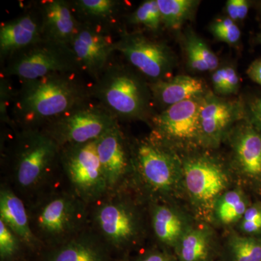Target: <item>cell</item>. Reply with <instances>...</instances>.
I'll use <instances>...</instances> for the list:
<instances>
[{
    "instance_id": "obj_32",
    "label": "cell",
    "mask_w": 261,
    "mask_h": 261,
    "mask_svg": "<svg viewBox=\"0 0 261 261\" xmlns=\"http://www.w3.org/2000/svg\"><path fill=\"white\" fill-rule=\"evenodd\" d=\"M8 78L2 76L0 80V116L3 123H9L10 126H14L13 120L9 116V108H12L15 93V89L12 87Z\"/></svg>"
},
{
    "instance_id": "obj_30",
    "label": "cell",
    "mask_w": 261,
    "mask_h": 261,
    "mask_svg": "<svg viewBox=\"0 0 261 261\" xmlns=\"http://www.w3.org/2000/svg\"><path fill=\"white\" fill-rule=\"evenodd\" d=\"M210 29L218 40L231 45L236 44L241 38V31L238 25L228 17L216 20L211 24Z\"/></svg>"
},
{
    "instance_id": "obj_7",
    "label": "cell",
    "mask_w": 261,
    "mask_h": 261,
    "mask_svg": "<svg viewBox=\"0 0 261 261\" xmlns=\"http://www.w3.org/2000/svg\"><path fill=\"white\" fill-rule=\"evenodd\" d=\"M60 162L74 195L86 204L99 202L109 195L107 179L96 149V140L62 147Z\"/></svg>"
},
{
    "instance_id": "obj_9",
    "label": "cell",
    "mask_w": 261,
    "mask_h": 261,
    "mask_svg": "<svg viewBox=\"0 0 261 261\" xmlns=\"http://www.w3.org/2000/svg\"><path fill=\"white\" fill-rule=\"evenodd\" d=\"M85 202L76 195L56 194L42 202L30 219L37 238L49 242L69 240L77 235L85 219Z\"/></svg>"
},
{
    "instance_id": "obj_1",
    "label": "cell",
    "mask_w": 261,
    "mask_h": 261,
    "mask_svg": "<svg viewBox=\"0 0 261 261\" xmlns=\"http://www.w3.org/2000/svg\"><path fill=\"white\" fill-rule=\"evenodd\" d=\"M84 73H57L21 82L12 104V119L22 129L42 128L49 122L92 99Z\"/></svg>"
},
{
    "instance_id": "obj_3",
    "label": "cell",
    "mask_w": 261,
    "mask_h": 261,
    "mask_svg": "<svg viewBox=\"0 0 261 261\" xmlns=\"http://www.w3.org/2000/svg\"><path fill=\"white\" fill-rule=\"evenodd\" d=\"M61 148L45 130L20 128L15 136L13 153L18 186L25 190H32L44 182L60 161Z\"/></svg>"
},
{
    "instance_id": "obj_20",
    "label": "cell",
    "mask_w": 261,
    "mask_h": 261,
    "mask_svg": "<svg viewBox=\"0 0 261 261\" xmlns=\"http://www.w3.org/2000/svg\"><path fill=\"white\" fill-rule=\"evenodd\" d=\"M240 171L252 181H261V134L244 119L233 141Z\"/></svg>"
},
{
    "instance_id": "obj_10",
    "label": "cell",
    "mask_w": 261,
    "mask_h": 261,
    "mask_svg": "<svg viewBox=\"0 0 261 261\" xmlns=\"http://www.w3.org/2000/svg\"><path fill=\"white\" fill-rule=\"evenodd\" d=\"M202 97L173 105L151 119L152 135L168 147L201 144L200 110Z\"/></svg>"
},
{
    "instance_id": "obj_40",
    "label": "cell",
    "mask_w": 261,
    "mask_h": 261,
    "mask_svg": "<svg viewBox=\"0 0 261 261\" xmlns=\"http://www.w3.org/2000/svg\"><path fill=\"white\" fill-rule=\"evenodd\" d=\"M255 42L257 44H261V31L257 34L256 37H255Z\"/></svg>"
},
{
    "instance_id": "obj_34",
    "label": "cell",
    "mask_w": 261,
    "mask_h": 261,
    "mask_svg": "<svg viewBox=\"0 0 261 261\" xmlns=\"http://www.w3.org/2000/svg\"><path fill=\"white\" fill-rule=\"evenodd\" d=\"M244 119L261 134V96H253L244 102Z\"/></svg>"
},
{
    "instance_id": "obj_18",
    "label": "cell",
    "mask_w": 261,
    "mask_h": 261,
    "mask_svg": "<svg viewBox=\"0 0 261 261\" xmlns=\"http://www.w3.org/2000/svg\"><path fill=\"white\" fill-rule=\"evenodd\" d=\"M72 7L80 23L112 34L122 28L126 7L121 0H73Z\"/></svg>"
},
{
    "instance_id": "obj_28",
    "label": "cell",
    "mask_w": 261,
    "mask_h": 261,
    "mask_svg": "<svg viewBox=\"0 0 261 261\" xmlns=\"http://www.w3.org/2000/svg\"><path fill=\"white\" fill-rule=\"evenodd\" d=\"M124 23L143 27L148 32L158 33L162 27V19L157 0L142 2L129 15H126Z\"/></svg>"
},
{
    "instance_id": "obj_37",
    "label": "cell",
    "mask_w": 261,
    "mask_h": 261,
    "mask_svg": "<svg viewBox=\"0 0 261 261\" xmlns=\"http://www.w3.org/2000/svg\"><path fill=\"white\" fill-rule=\"evenodd\" d=\"M226 79V67L219 68L214 70L212 75V82L215 92L216 94L224 95Z\"/></svg>"
},
{
    "instance_id": "obj_6",
    "label": "cell",
    "mask_w": 261,
    "mask_h": 261,
    "mask_svg": "<svg viewBox=\"0 0 261 261\" xmlns=\"http://www.w3.org/2000/svg\"><path fill=\"white\" fill-rule=\"evenodd\" d=\"M119 123L94 99L76 106L45 125L42 129L61 147L98 140Z\"/></svg>"
},
{
    "instance_id": "obj_5",
    "label": "cell",
    "mask_w": 261,
    "mask_h": 261,
    "mask_svg": "<svg viewBox=\"0 0 261 261\" xmlns=\"http://www.w3.org/2000/svg\"><path fill=\"white\" fill-rule=\"evenodd\" d=\"M113 49L126 60L149 83L166 80L176 65V57L166 43L150 39L140 32L122 27Z\"/></svg>"
},
{
    "instance_id": "obj_21",
    "label": "cell",
    "mask_w": 261,
    "mask_h": 261,
    "mask_svg": "<svg viewBox=\"0 0 261 261\" xmlns=\"http://www.w3.org/2000/svg\"><path fill=\"white\" fill-rule=\"evenodd\" d=\"M0 220L20 241L29 245H34L37 241L23 201L9 189L3 188L0 192Z\"/></svg>"
},
{
    "instance_id": "obj_22",
    "label": "cell",
    "mask_w": 261,
    "mask_h": 261,
    "mask_svg": "<svg viewBox=\"0 0 261 261\" xmlns=\"http://www.w3.org/2000/svg\"><path fill=\"white\" fill-rule=\"evenodd\" d=\"M96 237L80 233L66 240L53 253L50 261H106Z\"/></svg>"
},
{
    "instance_id": "obj_15",
    "label": "cell",
    "mask_w": 261,
    "mask_h": 261,
    "mask_svg": "<svg viewBox=\"0 0 261 261\" xmlns=\"http://www.w3.org/2000/svg\"><path fill=\"white\" fill-rule=\"evenodd\" d=\"M96 149L107 179L109 195L116 193L133 169L132 147L119 123L96 140Z\"/></svg>"
},
{
    "instance_id": "obj_19",
    "label": "cell",
    "mask_w": 261,
    "mask_h": 261,
    "mask_svg": "<svg viewBox=\"0 0 261 261\" xmlns=\"http://www.w3.org/2000/svg\"><path fill=\"white\" fill-rule=\"evenodd\" d=\"M149 86L154 105L163 107V110L183 101L203 97L207 93L203 81L187 75L149 83Z\"/></svg>"
},
{
    "instance_id": "obj_13",
    "label": "cell",
    "mask_w": 261,
    "mask_h": 261,
    "mask_svg": "<svg viewBox=\"0 0 261 261\" xmlns=\"http://www.w3.org/2000/svg\"><path fill=\"white\" fill-rule=\"evenodd\" d=\"M115 39L111 34L80 23L70 47L84 74L88 75L92 82L99 78L112 60Z\"/></svg>"
},
{
    "instance_id": "obj_33",
    "label": "cell",
    "mask_w": 261,
    "mask_h": 261,
    "mask_svg": "<svg viewBox=\"0 0 261 261\" xmlns=\"http://www.w3.org/2000/svg\"><path fill=\"white\" fill-rule=\"evenodd\" d=\"M19 238L0 220V255L3 259L13 256L18 248Z\"/></svg>"
},
{
    "instance_id": "obj_31",
    "label": "cell",
    "mask_w": 261,
    "mask_h": 261,
    "mask_svg": "<svg viewBox=\"0 0 261 261\" xmlns=\"http://www.w3.org/2000/svg\"><path fill=\"white\" fill-rule=\"evenodd\" d=\"M242 231L247 236L261 234V202L249 206L240 223Z\"/></svg>"
},
{
    "instance_id": "obj_8",
    "label": "cell",
    "mask_w": 261,
    "mask_h": 261,
    "mask_svg": "<svg viewBox=\"0 0 261 261\" xmlns=\"http://www.w3.org/2000/svg\"><path fill=\"white\" fill-rule=\"evenodd\" d=\"M130 147L133 169L147 188L159 194L172 192L181 174L172 149L152 135Z\"/></svg>"
},
{
    "instance_id": "obj_23",
    "label": "cell",
    "mask_w": 261,
    "mask_h": 261,
    "mask_svg": "<svg viewBox=\"0 0 261 261\" xmlns=\"http://www.w3.org/2000/svg\"><path fill=\"white\" fill-rule=\"evenodd\" d=\"M152 226L159 241L173 247L187 230L179 215L171 207L163 205L152 208Z\"/></svg>"
},
{
    "instance_id": "obj_41",
    "label": "cell",
    "mask_w": 261,
    "mask_h": 261,
    "mask_svg": "<svg viewBox=\"0 0 261 261\" xmlns=\"http://www.w3.org/2000/svg\"><path fill=\"white\" fill-rule=\"evenodd\" d=\"M259 9H260V14H261V2L260 4H259Z\"/></svg>"
},
{
    "instance_id": "obj_38",
    "label": "cell",
    "mask_w": 261,
    "mask_h": 261,
    "mask_svg": "<svg viewBox=\"0 0 261 261\" xmlns=\"http://www.w3.org/2000/svg\"><path fill=\"white\" fill-rule=\"evenodd\" d=\"M138 261H178L167 253L161 251L147 252L140 257Z\"/></svg>"
},
{
    "instance_id": "obj_35",
    "label": "cell",
    "mask_w": 261,
    "mask_h": 261,
    "mask_svg": "<svg viewBox=\"0 0 261 261\" xmlns=\"http://www.w3.org/2000/svg\"><path fill=\"white\" fill-rule=\"evenodd\" d=\"M250 3L247 0H228L226 5L228 18L236 23L245 20L250 10Z\"/></svg>"
},
{
    "instance_id": "obj_17",
    "label": "cell",
    "mask_w": 261,
    "mask_h": 261,
    "mask_svg": "<svg viewBox=\"0 0 261 261\" xmlns=\"http://www.w3.org/2000/svg\"><path fill=\"white\" fill-rule=\"evenodd\" d=\"M42 21L44 40L69 46L80 25L68 0H42L34 4Z\"/></svg>"
},
{
    "instance_id": "obj_27",
    "label": "cell",
    "mask_w": 261,
    "mask_h": 261,
    "mask_svg": "<svg viewBox=\"0 0 261 261\" xmlns=\"http://www.w3.org/2000/svg\"><path fill=\"white\" fill-rule=\"evenodd\" d=\"M214 207L219 221L229 225L241 221L249 205L243 192L240 190H231L220 196Z\"/></svg>"
},
{
    "instance_id": "obj_24",
    "label": "cell",
    "mask_w": 261,
    "mask_h": 261,
    "mask_svg": "<svg viewBox=\"0 0 261 261\" xmlns=\"http://www.w3.org/2000/svg\"><path fill=\"white\" fill-rule=\"evenodd\" d=\"M212 240L205 228L187 229L174 247L178 261H209Z\"/></svg>"
},
{
    "instance_id": "obj_39",
    "label": "cell",
    "mask_w": 261,
    "mask_h": 261,
    "mask_svg": "<svg viewBox=\"0 0 261 261\" xmlns=\"http://www.w3.org/2000/svg\"><path fill=\"white\" fill-rule=\"evenodd\" d=\"M247 74L252 82L261 86V58L255 60L249 65Z\"/></svg>"
},
{
    "instance_id": "obj_36",
    "label": "cell",
    "mask_w": 261,
    "mask_h": 261,
    "mask_svg": "<svg viewBox=\"0 0 261 261\" xmlns=\"http://www.w3.org/2000/svg\"><path fill=\"white\" fill-rule=\"evenodd\" d=\"M240 87V77L236 69L233 67H226V79L224 95L238 93Z\"/></svg>"
},
{
    "instance_id": "obj_16",
    "label": "cell",
    "mask_w": 261,
    "mask_h": 261,
    "mask_svg": "<svg viewBox=\"0 0 261 261\" xmlns=\"http://www.w3.org/2000/svg\"><path fill=\"white\" fill-rule=\"evenodd\" d=\"M42 40V21L39 10L34 5L0 27L1 63L4 65L13 55Z\"/></svg>"
},
{
    "instance_id": "obj_11",
    "label": "cell",
    "mask_w": 261,
    "mask_h": 261,
    "mask_svg": "<svg viewBox=\"0 0 261 261\" xmlns=\"http://www.w3.org/2000/svg\"><path fill=\"white\" fill-rule=\"evenodd\" d=\"M97 202L94 220L101 238L116 248L135 242L140 233V222L132 206L116 193Z\"/></svg>"
},
{
    "instance_id": "obj_4",
    "label": "cell",
    "mask_w": 261,
    "mask_h": 261,
    "mask_svg": "<svg viewBox=\"0 0 261 261\" xmlns=\"http://www.w3.org/2000/svg\"><path fill=\"white\" fill-rule=\"evenodd\" d=\"M2 76L32 81L57 73H82L69 46L43 40L18 51L2 67Z\"/></svg>"
},
{
    "instance_id": "obj_29",
    "label": "cell",
    "mask_w": 261,
    "mask_h": 261,
    "mask_svg": "<svg viewBox=\"0 0 261 261\" xmlns=\"http://www.w3.org/2000/svg\"><path fill=\"white\" fill-rule=\"evenodd\" d=\"M231 261H261V238L235 235L228 243Z\"/></svg>"
},
{
    "instance_id": "obj_25",
    "label": "cell",
    "mask_w": 261,
    "mask_h": 261,
    "mask_svg": "<svg viewBox=\"0 0 261 261\" xmlns=\"http://www.w3.org/2000/svg\"><path fill=\"white\" fill-rule=\"evenodd\" d=\"M183 38L184 49L190 69L204 72L219 68V58L202 38L191 29L187 31Z\"/></svg>"
},
{
    "instance_id": "obj_14",
    "label": "cell",
    "mask_w": 261,
    "mask_h": 261,
    "mask_svg": "<svg viewBox=\"0 0 261 261\" xmlns=\"http://www.w3.org/2000/svg\"><path fill=\"white\" fill-rule=\"evenodd\" d=\"M244 119V102L230 100L207 92L200 110L201 145L217 147L233 123Z\"/></svg>"
},
{
    "instance_id": "obj_26",
    "label": "cell",
    "mask_w": 261,
    "mask_h": 261,
    "mask_svg": "<svg viewBox=\"0 0 261 261\" xmlns=\"http://www.w3.org/2000/svg\"><path fill=\"white\" fill-rule=\"evenodd\" d=\"M163 27L179 29L195 14L200 1L195 0H157Z\"/></svg>"
},
{
    "instance_id": "obj_2",
    "label": "cell",
    "mask_w": 261,
    "mask_h": 261,
    "mask_svg": "<svg viewBox=\"0 0 261 261\" xmlns=\"http://www.w3.org/2000/svg\"><path fill=\"white\" fill-rule=\"evenodd\" d=\"M92 99L120 121H149L152 117L149 82L128 63L113 58L91 84Z\"/></svg>"
},
{
    "instance_id": "obj_12",
    "label": "cell",
    "mask_w": 261,
    "mask_h": 261,
    "mask_svg": "<svg viewBox=\"0 0 261 261\" xmlns=\"http://www.w3.org/2000/svg\"><path fill=\"white\" fill-rule=\"evenodd\" d=\"M182 172L187 192L195 204L202 207L214 206L227 187L224 168L211 158H190L184 163Z\"/></svg>"
}]
</instances>
